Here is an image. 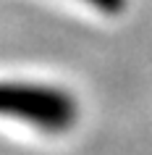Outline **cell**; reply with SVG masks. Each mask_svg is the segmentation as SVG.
Returning a JSON list of instances; mask_svg holds the SVG:
<instances>
[{
	"label": "cell",
	"mask_w": 152,
	"mask_h": 155,
	"mask_svg": "<svg viewBox=\"0 0 152 155\" xmlns=\"http://www.w3.org/2000/svg\"><path fill=\"white\" fill-rule=\"evenodd\" d=\"M89 5H95V8L105 11V13H118L123 5H126V0H87Z\"/></svg>",
	"instance_id": "obj_2"
},
{
	"label": "cell",
	"mask_w": 152,
	"mask_h": 155,
	"mask_svg": "<svg viewBox=\"0 0 152 155\" xmlns=\"http://www.w3.org/2000/svg\"><path fill=\"white\" fill-rule=\"evenodd\" d=\"M0 116L24 121L40 131L60 134L76 126L79 103L71 92L37 82H0Z\"/></svg>",
	"instance_id": "obj_1"
}]
</instances>
